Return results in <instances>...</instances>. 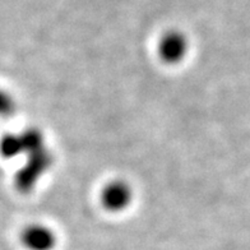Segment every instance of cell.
<instances>
[{"mask_svg": "<svg viewBox=\"0 0 250 250\" xmlns=\"http://www.w3.org/2000/svg\"><path fill=\"white\" fill-rule=\"evenodd\" d=\"M189 49L187 37L179 31H168L158 42V55L170 64H176L184 59Z\"/></svg>", "mask_w": 250, "mask_h": 250, "instance_id": "cell-1", "label": "cell"}, {"mask_svg": "<svg viewBox=\"0 0 250 250\" xmlns=\"http://www.w3.org/2000/svg\"><path fill=\"white\" fill-rule=\"evenodd\" d=\"M13 110V99L5 91L0 89V116L9 115Z\"/></svg>", "mask_w": 250, "mask_h": 250, "instance_id": "cell-4", "label": "cell"}, {"mask_svg": "<svg viewBox=\"0 0 250 250\" xmlns=\"http://www.w3.org/2000/svg\"><path fill=\"white\" fill-rule=\"evenodd\" d=\"M132 189L123 181H114L102 190V203L110 211H123L132 201Z\"/></svg>", "mask_w": 250, "mask_h": 250, "instance_id": "cell-3", "label": "cell"}, {"mask_svg": "<svg viewBox=\"0 0 250 250\" xmlns=\"http://www.w3.org/2000/svg\"><path fill=\"white\" fill-rule=\"evenodd\" d=\"M21 240L27 250H53L56 245V237L50 227L32 225L24 229Z\"/></svg>", "mask_w": 250, "mask_h": 250, "instance_id": "cell-2", "label": "cell"}]
</instances>
